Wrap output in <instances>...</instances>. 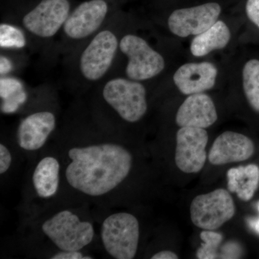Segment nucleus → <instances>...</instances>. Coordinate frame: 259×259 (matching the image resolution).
Segmentation results:
<instances>
[{"mask_svg":"<svg viewBox=\"0 0 259 259\" xmlns=\"http://www.w3.org/2000/svg\"><path fill=\"white\" fill-rule=\"evenodd\" d=\"M102 96L126 122H138L147 112L146 89L134 80L122 78L110 80L104 87Z\"/></svg>","mask_w":259,"mask_h":259,"instance_id":"4","label":"nucleus"},{"mask_svg":"<svg viewBox=\"0 0 259 259\" xmlns=\"http://www.w3.org/2000/svg\"><path fill=\"white\" fill-rule=\"evenodd\" d=\"M108 11L104 0H90L79 5L69 15L64 25L66 35L79 40L94 33L103 23Z\"/></svg>","mask_w":259,"mask_h":259,"instance_id":"11","label":"nucleus"},{"mask_svg":"<svg viewBox=\"0 0 259 259\" xmlns=\"http://www.w3.org/2000/svg\"><path fill=\"white\" fill-rule=\"evenodd\" d=\"M134 158L128 150L111 141L69 146L65 153L64 180L86 198L112 195L127 180Z\"/></svg>","mask_w":259,"mask_h":259,"instance_id":"1","label":"nucleus"},{"mask_svg":"<svg viewBox=\"0 0 259 259\" xmlns=\"http://www.w3.org/2000/svg\"><path fill=\"white\" fill-rule=\"evenodd\" d=\"M12 69V64L5 56H1L0 58V73L1 74H5L9 72Z\"/></svg>","mask_w":259,"mask_h":259,"instance_id":"28","label":"nucleus"},{"mask_svg":"<svg viewBox=\"0 0 259 259\" xmlns=\"http://www.w3.org/2000/svg\"><path fill=\"white\" fill-rule=\"evenodd\" d=\"M13 162V156L9 148L5 144H0V175H3L10 169Z\"/></svg>","mask_w":259,"mask_h":259,"instance_id":"24","label":"nucleus"},{"mask_svg":"<svg viewBox=\"0 0 259 259\" xmlns=\"http://www.w3.org/2000/svg\"><path fill=\"white\" fill-rule=\"evenodd\" d=\"M152 259H177L178 256L176 253L171 251V250H162L155 253L151 257Z\"/></svg>","mask_w":259,"mask_h":259,"instance_id":"27","label":"nucleus"},{"mask_svg":"<svg viewBox=\"0 0 259 259\" xmlns=\"http://www.w3.org/2000/svg\"><path fill=\"white\" fill-rule=\"evenodd\" d=\"M56 120L49 111L37 112L20 122L17 133L19 147L27 152H35L45 146L56 128Z\"/></svg>","mask_w":259,"mask_h":259,"instance_id":"12","label":"nucleus"},{"mask_svg":"<svg viewBox=\"0 0 259 259\" xmlns=\"http://www.w3.org/2000/svg\"><path fill=\"white\" fill-rule=\"evenodd\" d=\"M236 213L230 192L218 189L194 197L190 206L191 220L201 229L215 231L233 218Z\"/></svg>","mask_w":259,"mask_h":259,"instance_id":"5","label":"nucleus"},{"mask_svg":"<svg viewBox=\"0 0 259 259\" xmlns=\"http://www.w3.org/2000/svg\"><path fill=\"white\" fill-rule=\"evenodd\" d=\"M257 207H258V212H259V201L258 202V204H257Z\"/></svg>","mask_w":259,"mask_h":259,"instance_id":"30","label":"nucleus"},{"mask_svg":"<svg viewBox=\"0 0 259 259\" xmlns=\"http://www.w3.org/2000/svg\"><path fill=\"white\" fill-rule=\"evenodd\" d=\"M221 13V7L215 3L177 10L168 18V28L179 37L197 35L212 27Z\"/></svg>","mask_w":259,"mask_h":259,"instance_id":"10","label":"nucleus"},{"mask_svg":"<svg viewBox=\"0 0 259 259\" xmlns=\"http://www.w3.org/2000/svg\"><path fill=\"white\" fill-rule=\"evenodd\" d=\"M120 49L128 58L126 74L130 79H151L164 69L163 56L153 50L142 37L126 35L121 39Z\"/></svg>","mask_w":259,"mask_h":259,"instance_id":"6","label":"nucleus"},{"mask_svg":"<svg viewBox=\"0 0 259 259\" xmlns=\"http://www.w3.org/2000/svg\"><path fill=\"white\" fill-rule=\"evenodd\" d=\"M255 146L245 135L226 131L213 143L208 155L212 165L221 166L230 163L244 161L253 156Z\"/></svg>","mask_w":259,"mask_h":259,"instance_id":"13","label":"nucleus"},{"mask_svg":"<svg viewBox=\"0 0 259 259\" xmlns=\"http://www.w3.org/2000/svg\"><path fill=\"white\" fill-rule=\"evenodd\" d=\"M200 238L203 243L197 252V258L213 259L217 258V250L222 243L223 237L221 233L210 230H204Z\"/></svg>","mask_w":259,"mask_h":259,"instance_id":"20","label":"nucleus"},{"mask_svg":"<svg viewBox=\"0 0 259 259\" xmlns=\"http://www.w3.org/2000/svg\"><path fill=\"white\" fill-rule=\"evenodd\" d=\"M23 91L20 81L14 79H1L0 81V96L3 100Z\"/></svg>","mask_w":259,"mask_h":259,"instance_id":"22","label":"nucleus"},{"mask_svg":"<svg viewBox=\"0 0 259 259\" xmlns=\"http://www.w3.org/2000/svg\"><path fill=\"white\" fill-rule=\"evenodd\" d=\"M218 120L217 110L212 99L205 94L191 95L182 103L176 115L177 125L207 128Z\"/></svg>","mask_w":259,"mask_h":259,"instance_id":"14","label":"nucleus"},{"mask_svg":"<svg viewBox=\"0 0 259 259\" xmlns=\"http://www.w3.org/2000/svg\"><path fill=\"white\" fill-rule=\"evenodd\" d=\"M26 40L19 29L7 24L0 25V47L2 48H23Z\"/></svg>","mask_w":259,"mask_h":259,"instance_id":"21","label":"nucleus"},{"mask_svg":"<svg viewBox=\"0 0 259 259\" xmlns=\"http://www.w3.org/2000/svg\"><path fill=\"white\" fill-rule=\"evenodd\" d=\"M100 236L104 249L111 258H134L140 240L139 221L131 213H113L102 222Z\"/></svg>","mask_w":259,"mask_h":259,"instance_id":"3","label":"nucleus"},{"mask_svg":"<svg viewBox=\"0 0 259 259\" xmlns=\"http://www.w3.org/2000/svg\"><path fill=\"white\" fill-rule=\"evenodd\" d=\"M60 161L54 156L42 157L37 162L32 175L34 192L40 199L52 198L60 188Z\"/></svg>","mask_w":259,"mask_h":259,"instance_id":"16","label":"nucleus"},{"mask_svg":"<svg viewBox=\"0 0 259 259\" xmlns=\"http://www.w3.org/2000/svg\"><path fill=\"white\" fill-rule=\"evenodd\" d=\"M26 98V94L21 91L17 95L3 100L1 107L2 111L5 113H12L17 111L20 105L25 102Z\"/></svg>","mask_w":259,"mask_h":259,"instance_id":"23","label":"nucleus"},{"mask_svg":"<svg viewBox=\"0 0 259 259\" xmlns=\"http://www.w3.org/2000/svg\"><path fill=\"white\" fill-rule=\"evenodd\" d=\"M68 0H42L30 13L25 15V28L41 37L54 36L66 23L69 15Z\"/></svg>","mask_w":259,"mask_h":259,"instance_id":"9","label":"nucleus"},{"mask_svg":"<svg viewBox=\"0 0 259 259\" xmlns=\"http://www.w3.org/2000/svg\"><path fill=\"white\" fill-rule=\"evenodd\" d=\"M243 90L250 107L259 112V61L252 59L243 70Z\"/></svg>","mask_w":259,"mask_h":259,"instance_id":"19","label":"nucleus"},{"mask_svg":"<svg viewBox=\"0 0 259 259\" xmlns=\"http://www.w3.org/2000/svg\"><path fill=\"white\" fill-rule=\"evenodd\" d=\"M217 76V68L211 63H190L179 68L174 75V81L181 93L191 95L212 89Z\"/></svg>","mask_w":259,"mask_h":259,"instance_id":"15","label":"nucleus"},{"mask_svg":"<svg viewBox=\"0 0 259 259\" xmlns=\"http://www.w3.org/2000/svg\"><path fill=\"white\" fill-rule=\"evenodd\" d=\"M230 39L229 28L222 20H218L206 31L194 37L191 44V53L197 57L207 55L211 51L226 47Z\"/></svg>","mask_w":259,"mask_h":259,"instance_id":"18","label":"nucleus"},{"mask_svg":"<svg viewBox=\"0 0 259 259\" xmlns=\"http://www.w3.org/2000/svg\"><path fill=\"white\" fill-rule=\"evenodd\" d=\"M245 10L250 21L259 28V0H248Z\"/></svg>","mask_w":259,"mask_h":259,"instance_id":"26","label":"nucleus"},{"mask_svg":"<svg viewBox=\"0 0 259 259\" xmlns=\"http://www.w3.org/2000/svg\"><path fill=\"white\" fill-rule=\"evenodd\" d=\"M51 259H92L94 257L84 254L81 250H60L51 255Z\"/></svg>","mask_w":259,"mask_h":259,"instance_id":"25","label":"nucleus"},{"mask_svg":"<svg viewBox=\"0 0 259 259\" xmlns=\"http://www.w3.org/2000/svg\"><path fill=\"white\" fill-rule=\"evenodd\" d=\"M41 231L60 250H81L91 244L95 235L92 222L69 209H63L46 220Z\"/></svg>","mask_w":259,"mask_h":259,"instance_id":"2","label":"nucleus"},{"mask_svg":"<svg viewBox=\"0 0 259 259\" xmlns=\"http://www.w3.org/2000/svg\"><path fill=\"white\" fill-rule=\"evenodd\" d=\"M228 188L241 200L253 198L259 185V167L255 164L231 168L227 172Z\"/></svg>","mask_w":259,"mask_h":259,"instance_id":"17","label":"nucleus"},{"mask_svg":"<svg viewBox=\"0 0 259 259\" xmlns=\"http://www.w3.org/2000/svg\"><path fill=\"white\" fill-rule=\"evenodd\" d=\"M208 134L204 128L182 127L177 134L175 163L186 174L197 173L207 160Z\"/></svg>","mask_w":259,"mask_h":259,"instance_id":"8","label":"nucleus"},{"mask_svg":"<svg viewBox=\"0 0 259 259\" xmlns=\"http://www.w3.org/2000/svg\"><path fill=\"white\" fill-rule=\"evenodd\" d=\"M249 223L250 227L259 235V218L250 220Z\"/></svg>","mask_w":259,"mask_h":259,"instance_id":"29","label":"nucleus"},{"mask_svg":"<svg viewBox=\"0 0 259 259\" xmlns=\"http://www.w3.org/2000/svg\"><path fill=\"white\" fill-rule=\"evenodd\" d=\"M118 47L117 37L110 30H103L94 37L80 59V70L85 79L97 81L110 69Z\"/></svg>","mask_w":259,"mask_h":259,"instance_id":"7","label":"nucleus"}]
</instances>
